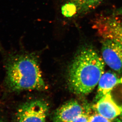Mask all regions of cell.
I'll use <instances>...</instances> for the list:
<instances>
[{
  "mask_svg": "<svg viewBox=\"0 0 122 122\" xmlns=\"http://www.w3.org/2000/svg\"><path fill=\"white\" fill-rule=\"evenodd\" d=\"M5 83L13 91L42 90L46 85L39 65L31 54L7 52L4 54Z\"/></svg>",
  "mask_w": 122,
  "mask_h": 122,
  "instance_id": "cell-1",
  "label": "cell"
},
{
  "mask_svg": "<svg viewBox=\"0 0 122 122\" xmlns=\"http://www.w3.org/2000/svg\"><path fill=\"white\" fill-rule=\"evenodd\" d=\"M105 64L94 48H82L68 68L67 82L71 91L77 95L90 93L97 86L104 73Z\"/></svg>",
  "mask_w": 122,
  "mask_h": 122,
  "instance_id": "cell-2",
  "label": "cell"
},
{
  "mask_svg": "<svg viewBox=\"0 0 122 122\" xmlns=\"http://www.w3.org/2000/svg\"><path fill=\"white\" fill-rule=\"evenodd\" d=\"M93 28L103 39H113L122 44V20L116 15L99 17L94 21Z\"/></svg>",
  "mask_w": 122,
  "mask_h": 122,
  "instance_id": "cell-3",
  "label": "cell"
},
{
  "mask_svg": "<svg viewBox=\"0 0 122 122\" xmlns=\"http://www.w3.org/2000/svg\"><path fill=\"white\" fill-rule=\"evenodd\" d=\"M48 106L46 102L36 100L21 106L17 113L18 122H46Z\"/></svg>",
  "mask_w": 122,
  "mask_h": 122,
  "instance_id": "cell-4",
  "label": "cell"
},
{
  "mask_svg": "<svg viewBox=\"0 0 122 122\" xmlns=\"http://www.w3.org/2000/svg\"><path fill=\"white\" fill-rule=\"evenodd\" d=\"M102 53L105 63L119 74H122V44L111 39H103Z\"/></svg>",
  "mask_w": 122,
  "mask_h": 122,
  "instance_id": "cell-5",
  "label": "cell"
},
{
  "mask_svg": "<svg viewBox=\"0 0 122 122\" xmlns=\"http://www.w3.org/2000/svg\"><path fill=\"white\" fill-rule=\"evenodd\" d=\"M85 108L76 100L66 102L58 109L54 117V122H71L85 112Z\"/></svg>",
  "mask_w": 122,
  "mask_h": 122,
  "instance_id": "cell-6",
  "label": "cell"
},
{
  "mask_svg": "<svg viewBox=\"0 0 122 122\" xmlns=\"http://www.w3.org/2000/svg\"><path fill=\"white\" fill-rule=\"evenodd\" d=\"M94 108L96 113L109 120H112L122 113V108L113 101L111 93L97 101Z\"/></svg>",
  "mask_w": 122,
  "mask_h": 122,
  "instance_id": "cell-7",
  "label": "cell"
},
{
  "mask_svg": "<svg viewBox=\"0 0 122 122\" xmlns=\"http://www.w3.org/2000/svg\"><path fill=\"white\" fill-rule=\"evenodd\" d=\"M121 82V79L116 74L111 71L104 73L98 83L96 100L99 99L107 94L110 93L113 88Z\"/></svg>",
  "mask_w": 122,
  "mask_h": 122,
  "instance_id": "cell-8",
  "label": "cell"
},
{
  "mask_svg": "<svg viewBox=\"0 0 122 122\" xmlns=\"http://www.w3.org/2000/svg\"><path fill=\"white\" fill-rule=\"evenodd\" d=\"M67 6L78 13H85L94 10L104 0H67Z\"/></svg>",
  "mask_w": 122,
  "mask_h": 122,
  "instance_id": "cell-9",
  "label": "cell"
},
{
  "mask_svg": "<svg viewBox=\"0 0 122 122\" xmlns=\"http://www.w3.org/2000/svg\"><path fill=\"white\" fill-rule=\"evenodd\" d=\"M111 121L96 113L90 116L89 122H112Z\"/></svg>",
  "mask_w": 122,
  "mask_h": 122,
  "instance_id": "cell-10",
  "label": "cell"
},
{
  "mask_svg": "<svg viewBox=\"0 0 122 122\" xmlns=\"http://www.w3.org/2000/svg\"><path fill=\"white\" fill-rule=\"evenodd\" d=\"M90 115L86 112L79 115L71 122H89Z\"/></svg>",
  "mask_w": 122,
  "mask_h": 122,
  "instance_id": "cell-11",
  "label": "cell"
},
{
  "mask_svg": "<svg viewBox=\"0 0 122 122\" xmlns=\"http://www.w3.org/2000/svg\"><path fill=\"white\" fill-rule=\"evenodd\" d=\"M113 15H122V6L116 10Z\"/></svg>",
  "mask_w": 122,
  "mask_h": 122,
  "instance_id": "cell-12",
  "label": "cell"
},
{
  "mask_svg": "<svg viewBox=\"0 0 122 122\" xmlns=\"http://www.w3.org/2000/svg\"><path fill=\"white\" fill-rule=\"evenodd\" d=\"M117 122H122V120H119V119H117Z\"/></svg>",
  "mask_w": 122,
  "mask_h": 122,
  "instance_id": "cell-13",
  "label": "cell"
},
{
  "mask_svg": "<svg viewBox=\"0 0 122 122\" xmlns=\"http://www.w3.org/2000/svg\"><path fill=\"white\" fill-rule=\"evenodd\" d=\"M0 122H4L3 121H2V120H0Z\"/></svg>",
  "mask_w": 122,
  "mask_h": 122,
  "instance_id": "cell-14",
  "label": "cell"
},
{
  "mask_svg": "<svg viewBox=\"0 0 122 122\" xmlns=\"http://www.w3.org/2000/svg\"></svg>",
  "mask_w": 122,
  "mask_h": 122,
  "instance_id": "cell-15",
  "label": "cell"
}]
</instances>
